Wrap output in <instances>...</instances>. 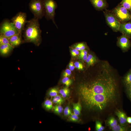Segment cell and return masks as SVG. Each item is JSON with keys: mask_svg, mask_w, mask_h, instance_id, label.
Segmentation results:
<instances>
[{"mask_svg": "<svg viewBox=\"0 0 131 131\" xmlns=\"http://www.w3.org/2000/svg\"><path fill=\"white\" fill-rule=\"evenodd\" d=\"M53 103L50 100L47 99L44 103V106L47 110H50L53 108Z\"/></svg>", "mask_w": 131, "mask_h": 131, "instance_id": "obj_19", "label": "cell"}, {"mask_svg": "<svg viewBox=\"0 0 131 131\" xmlns=\"http://www.w3.org/2000/svg\"><path fill=\"white\" fill-rule=\"evenodd\" d=\"M124 82L127 85L131 83V73H128L124 78Z\"/></svg>", "mask_w": 131, "mask_h": 131, "instance_id": "obj_30", "label": "cell"}, {"mask_svg": "<svg viewBox=\"0 0 131 131\" xmlns=\"http://www.w3.org/2000/svg\"><path fill=\"white\" fill-rule=\"evenodd\" d=\"M111 128L112 130L114 131H124L126 130L125 127L117 124Z\"/></svg>", "mask_w": 131, "mask_h": 131, "instance_id": "obj_28", "label": "cell"}, {"mask_svg": "<svg viewBox=\"0 0 131 131\" xmlns=\"http://www.w3.org/2000/svg\"><path fill=\"white\" fill-rule=\"evenodd\" d=\"M58 91L57 89L54 88L51 89L48 92V95L51 97H54L57 95Z\"/></svg>", "mask_w": 131, "mask_h": 131, "instance_id": "obj_22", "label": "cell"}, {"mask_svg": "<svg viewBox=\"0 0 131 131\" xmlns=\"http://www.w3.org/2000/svg\"><path fill=\"white\" fill-rule=\"evenodd\" d=\"M129 85V89H131V83Z\"/></svg>", "mask_w": 131, "mask_h": 131, "instance_id": "obj_39", "label": "cell"}, {"mask_svg": "<svg viewBox=\"0 0 131 131\" xmlns=\"http://www.w3.org/2000/svg\"><path fill=\"white\" fill-rule=\"evenodd\" d=\"M64 114L66 116H70L72 114L71 110L69 106H67L65 108L64 110Z\"/></svg>", "mask_w": 131, "mask_h": 131, "instance_id": "obj_29", "label": "cell"}, {"mask_svg": "<svg viewBox=\"0 0 131 131\" xmlns=\"http://www.w3.org/2000/svg\"><path fill=\"white\" fill-rule=\"evenodd\" d=\"M97 10H99L105 8L107 4L106 0H89Z\"/></svg>", "mask_w": 131, "mask_h": 131, "instance_id": "obj_11", "label": "cell"}, {"mask_svg": "<svg viewBox=\"0 0 131 131\" xmlns=\"http://www.w3.org/2000/svg\"><path fill=\"white\" fill-rule=\"evenodd\" d=\"M75 67L79 70H82L83 68V65L80 62L76 61L74 63Z\"/></svg>", "mask_w": 131, "mask_h": 131, "instance_id": "obj_32", "label": "cell"}, {"mask_svg": "<svg viewBox=\"0 0 131 131\" xmlns=\"http://www.w3.org/2000/svg\"><path fill=\"white\" fill-rule=\"evenodd\" d=\"M75 49L78 51H81L85 49L86 46L85 44L83 42L79 43L74 45Z\"/></svg>", "mask_w": 131, "mask_h": 131, "instance_id": "obj_21", "label": "cell"}, {"mask_svg": "<svg viewBox=\"0 0 131 131\" xmlns=\"http://www.w3.org/2000/svg\"><path fill=\"white\" fill-rule=\"evenodd\" d=\"M79 93L85 106L90 109L101 111L116 99L117 85L107 64L102 65L95 79L80 85Z\"/></svg>", "mask_w": 131, "mask_h": 131, "instance_id": "obj_1", "label": "cell"}, {"mask_svg": "<svg viewBox=\"0 0 131 131\" xmlns=\"http://www.w3.org/2000/svg\"><path fill=\"white\" fill-rule=\"evenodd\" d=\"M107 124L111 127L115 126L117 124V120L113 117H110L107 121Z\"/></svg>", "mask_w": 131, "mask_h": 131, "instance_id": "obj_23", "label": "cell"}, {"mask_svg": "<svg viewBox=\"0 0 131 131\" xmlns=\"http://www.w3.org/2000/svg\"><path fill=\"white\" fill-rule=\"evenodd\" d=\"M54 111L56 113L59 114L63 111V108L60 105H57L55 106L54 107Z\"/></svg>", "mask_w": 131, "mask_h": 131, "instance_id": "obj_25", "label": "cell"}, {"mask_svg": "<svg viewBox=\"0 0 131 131\" xmlns=\"http://www.w3.org/2000/svg\"><path fill=\"white\" fill-rule=\"evenodd\" d=\"M96 129L97 131H102L105 128L101 123L98 121H97L96 122Z\"/></svg>", "mask_w": 131, "mask_h": 131, "instance_id": "obj_27", "label": "cell"}, {"mask_svg": "<svg viewBox=\"0 0 131 131\" xmlns=\"http://www.w3.org/2000/svg\"><path fill=\"white\" fill-rule=\"evenodd\" d=\"M78 115L74 114H72L70 116L69 120L71 121L74 122H77L78 120Z\"/></svg>", "mask_w": 131, "mask_h": 131, "instance_id": "obj_31", "label": "cell"}, {"mask_svg": "<svg viewBox=\"0 0 131 131\" xmlns=\"http://www.w3.org/2000/svg\"><path fill=\"white\" fill-rule=\"evenodd\" d=\"M29 7L34 17L41 19L44 16L43 0H31L29 4Z\"/></svg>", "mask_w": 131, "mask_h": 131, "instance_id": "obj_3", "label": "cell"}, {"mask_svg": "<svg viewBox=\"0 0 131 131\" xmlns=\"http://www.w3.org/2000/svg\"><path fill=\"white\" fill-rule=\"evenodd\" d=\"M38 19L34 17L27 21L25 29L24 37L26 42H32L38 46L41 41V30Z\"/></svg>", "mask_w": 131, "mask_h": 131, "instance_id": "obj_2", "label": "cell"}, {"mask_svg": "<svg viewBox=\"0 0 131 131\" xmlns=\"http://www.w3.org/2000/svg\"><path fill=\"white\" fill-rule=\"evenodd\" d=\"M71 71L69 69H66L63 73V76L64 77H68L71 74Z\"/></svg>", "mask_w": 131, "mask_h": 131, "instance_id": "obj_33", "label": "cell"}, {"mask_svg": "<svg viewBox=\"0 0 131 131\" xmlns=\"http://www.w3.org/2000/svg\"><path fill=\"white\" fill-rule=\"evenodd\" d=\"M129 95L131 98V89H129Z\"/></svg>", "mask_w": 131, "mask_h": 131, "instance_id": "obj_38", "label": "cell"}, {"mask_svg": "<svg viewBox=\"0 0 131 131\" xmlns=\"http://www.w3.org/2000/svg\"><path fill=\"white\" fill-rule=\"evenodd\" d=\"M120 4L131 12V0H122Z\"/></svg>", "mask_w": 131, "mask_h": 131, "instance_id": "obj_17", "label": "cell"}, {"mask_svg": "<svg viewBox=\"0 0 131 131\" xmlns=\"http://www.w3.org/2000/svg\"><path fill=\"white\" fill-rule=\"evenodd\" d=\"M112 12L121 23L131 20V13L120 4L114 8Z\"/></svg>", "mask_w": 131, "mask_h": 131, "instance_id": "obj_5", "label": "cell"}, {"mask_svg": "<svg viewBox=\"0 0 131 131\" xmlns=\"http://www.w3.org/2000/svg\"><path fill=\"white\" fill-rule=\"evenodd\" d=\"M0 32V34L4 35L8 38L15 35L19 34L13 23L7 20L5 21L1 24Z\"/></svg>", "mask_w": 131, "mask_h": 131, "instance_id": "obj_7", "label": "cell"}, {"mask_svg": "<svg viewBox=\"0 0 131 131\" xmlns=\"http://www.w3.org/2000/svg\"><path fill=\"white\" fill-rule=\"evenodd\" d=\"M119 31L127 37H131V21L121 23Z\"/></svg>", "mask_w": 131, "mask_h": 131, "instance_id": "obj_9", "label": "cell"}, {"mask_svg": "<svg viewBox=\"0 0 131 131\" xmlns=\"http://www.w3.org/2000/svg\"><path fill=\"white\" fill-rule=\"evenodd\" d=\"M62 83L68 87L72 83V81L68 77H64L62 79Z\"/></svg>", "mask_w": 131, "mask_h": 131, "instance_id": "obj_26", "label": "cell"}, {"mask_svg": "<svg viewBox=\"0 0 131 131\" xmlns=\"http://www.w3.org/2000/svg\"><path fill=\"white\" fill-rule=\"evenodd\" d=\"M59 92L62 97L63 98H65L69 95L70 93V90L67 87L60 90Z\"/></svg>", "mask_w": 131, "mask_h": 131, "instance_id": "obj_18", "label": "cell"}, {"mask_svg": "<svg viewBox=\"0 0 131 131\" xmlns=\"http://www.w3.org/2000/svg\"><path fill=\"white\" fill-rule=\"evenodd\" d=\"M88 56L87 54H80V58L82 60L86 61Z\"/></svg>", "mask_w": 131, "mask_h": 131, "instance_id": "obj_35", "label": "cell"}, {"mask_svg": "<svg viewBox=\"0 0 131 131\" xmlns=\"http://www.w3.org/2000/svg\"><path fill=\"white\" fill-rule=\"evenodd\" d=\"M74 113L77 115H80L82 108L81 104L79 102L73 104Z\"/></svg>", "mask_w": 131, "mask_h": 131, "instance_id": "obj_15", "label": "cell"}, {"mask_svg": "<svg viewBox=\"0 0 131 131\" xmlns=\"http://www.w3.org/2000/svg\"><path fill=\"white\" fill-rule=\"evenodd\" d=\"M21 35H15L9 38V43L14 48L20 45L21 42Z\"/></svg>", "mask_w": 131, "mask_h": 131, "instance_id": "obj_12", "label": "cell"}, {"mask_svg": "<svg viewBox=\"0 0 131 131\" xmlns=\"http://www.w3.org/2000/svg\"><path fill=\"white\" fill-rule=\"evenodd\" d=\"M71 54L73 57L79 54V51L76 50L75 49H73L71 51Z\"/></svg>", "mask_w": 131, "mask_h": 131, "instance_id": "obj_34", "label": "cell"}, {"mask_svg": "<svg viewBox=\"0 0 131 131\" xmlns=\"http://www.w3.org/2000/svg\"><path fill=\"white\" fill-rule=\"evenodd\" d=\"M9 43V38L4 35L0 34V45Z\"/></svg>", "mask_w": 131, "mask_h": 131, "instance_id": "obj_24", "label": "cell"}, {"mask_svg": "<svg viewBox=\"0 0 131 131\" xmlns=\"http://www.w3.org/2000/svg\"><path fill=\"white\" fill-rule=\"evenodd\" d=\"M14 48L9 44L0 45V53L1 55L6 56L8 55Z\"/></svg>", "mask_w": 131, "mask_h": 131, "instance_id": "obj_13", "label": "cell"}, {"mask_svg": "<svg viewBox=\"0 0 131 131\" xmlns=\"http://www.w3.org/2000/svg\"><path fill=\"white\" fill-rule=\"evenodd\" d=\"M11 21L19 33L21 34L27 22L26 14L21 12H18L12 18Z\"/></svg>", "mask_w": 131, "mask_h": 131, "instance_id": "obj_6", "label": "cell"}, {"mask_svg": "<svg viewBox=\"0 0 131 131\" xmlns=\"http://www.w3.org/2000/svg\"><path fill=\"white\" fill-rule=\"evenodd\" d=\"M43 2L45 18L48 20H51L58 28L54 20L55 10L57 7V3L54 0H43Z\"/></svg>", "mask_w": 131, "mask_h": 131, "instance_id": "obj_4", "label": "cell"}, {"mask_svg": "<svg viewBox=\"0 0 131 131\" xmlns=\"http://www.w3.org/2000/svg\"><path fill=\"white\" fill-rule=\"evenodd\" d=\"M86 61L88 66H91L96 62V59L94 56L91 54H89L88 55Z\"/></svg>", "mask_w": 131, "mask_h": 131, "instance_id": "obj_16", "label": "cell"}, {"mask_svg": "<svg viewBox=\"0 0 131 131\" xmlns=\"http://www.w3.org/2000/svg\"><path fill=\"white\" fill-rule=\"evenodd\" d=\"M116 113L120 123L122 125H123L127 121L126 114L123 112L118 110L116 111Z\"/></svg>", "mask_w": 131, "mask_h": 131, "instance_id": "obj_14", "label": "cell"}, {"mask_svg": "<svg viewBox=\"0 0 131 131\" xmlns=\"http://www.w3.org/2000/svg\"><path fill=\"white\" fill-rule=\"evenodd\" d=\"M104 13L107 25L114 31H119L121 23L114 15L107 10H106Z\"/></svg>", "mask_w": 131, "mask_h": 131, "instance_id": "obj_8", "label": "cell"}, {"mask_svg": "<svg viewBox=\"0 0 131 131\" xmlns=\"http://www.w3.org/2000/svg\"><path fill=\"white\" fill-rule=\"evenodd\" d=\"M69 69L71 71H73L74 70L75 67L73 62H71L69 63Z\"/></svg>", "mask_w": 131, "mask_h": 131, "instance_id": "obj_36", "label": "cell"}, {"mask_svg": "<svg viewBox=\"0 0 131 131\" xmlns=\"http://www.w3.org/2000/svg\"><path fill=\"white\" fill-rule=\"evenodd\" d=\"M127 121L128 123H131V117H128L127 118Z\"/></svg>", "mask_w": 131, "mask_h": 131, "instance_id": "obj_37", "label": "cell"}, {"mask_svg": "<svg viewBox=\"0 0 131 131\" xmlns=\"http://www.w3.org/2000/svg\"><path fill=\"white\" fill-rule=\"evenodd\" d=\"M118 44L119 46L122 49H128L130 46V43L128 37L123 35L118 39Z\"/></svg>", "mask_w": 131, "mask_h": 131, "instance_id": "obj_10", "label": "cell"}, {"mask_svg": "<svg viewBox=\"0 0 131 131\" xmlns=\"http://www.w3.org/2000/svg\"><path fill=\"white\" fill-rule=\"evenodd\" d=\"M63 101L64 100L62 98L58 95L54 97L52 100V102L53 103L59 105H61L63 103Z\"/></svg>", "mask_w": 131, "mask_h": 131, "instance_id": "obj_20", "label": "cell"}]
</instances>
